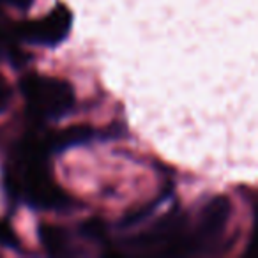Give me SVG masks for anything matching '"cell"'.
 <instances>
[{"label":"cell","instance_id":"obj_1","mask_svg":"<svg viewBox=\"0 0 258 258\" xmlns=\"http://www.w3.org/2000/svg\"><path fill=\"white\" fill-rule=\"evenodd\" d=\"M50 156L43 137H25L16 147L11 165L6 168L4 184L15 200L25 202L30 207L43 211H66L75 204L73 198L53 180Z\"/></svg>","mask_w":258,"mask_h":258},{"label":"cell","instance_id":"obj_2","mask_svg":"<svg viewBox=\"0 0 258 258\" xmlns=\"http://www.w3.org/2000/svg\"><path fill=\"white\" fill-rule=\"evenodd\" d=\"M27 110L39 120H60L75 108V90L66 80L55 76L27 75L20 80Z\"/></svg>","mask_w":258,"mask_h":258},{"label":"cell","instance_id":"obj_3","mask_svg":"<svg viewBox=\"0 0 258 258\" xmlns=\"http://www.w3.org/2000/svg\"><path fill=\"white\" fill-rule=\"evenodd\" d=\"M232 205L226 197H214L202 209L198 221L191 232H186L184 254L212 253L228 225Z\"/></svg>","mask_w":258,"mask_h":258},{"label":"cell","instance_id":"obj_4","mask_svg":"<svg viewBox=\"0 0 258 258\" xmlns=\"http://www.w3.org/2000/svg\"><path fill=\"white\" fill-rule=\"evenodd\" d=\"M73 27V15L66 6L58 4L55 9H51L46 16L34 22L18 23L13 30L18 39L25 43L36 44V46L55 48L66 41Z\"/></svg>","mask_w":258,"mask_h":258},{"label":"cell","instance_id":"obj_5","mask_svg":"<svg viewBox=\"0 0 258 258\" xmlns=\"http://www.w3.org/2000/svg\"><path fill=\"white\" fill-rule=\"evenodd\" d=\"M39 239L44 249L53 256L69 253V237L64 228L53 225H39Z\"/></svg>","mask_w":258,"mask_h":258},{"label":"cell","instance_id":"obj_6","mask_svg":"<svg viewBox=\"0 0 258 258\" xmlns=\"http://www.w3.org/2000/svg\"><path fill=\"white\" fill-rule=\"evenodd\" d=\"M0 246L9 247V249H20V239L13 232L8 221H0Z\"/></svg>","mask_w":258,"mask_h":258},{"label":"cell","instance_id":"obj_7","mask_svg":"<svg viewBox=\"0 0 258 258\" xmlns=\"http://www.w3.org/2000/svg\"><path fill=\"white\" fill-rule=\"evenodd\" d=\"M80 232H82L85 237H89V239L103 240L104 232H106V230H104L103 221H99V219H89V221H85V223L82 225Z\"/></svg>","mask_w":258,"mask_h":258},{"label":"cell","instance_id":"obj_8","mask_svg":"<svg viewBox=\"0 0 258 258\" xmlns=\"http://www.w3.org/2000/svg\"><path fill=\"white\" fill-rule=\"evenodd\" d=\"M9 101H11V87H9L8 80L0 76V113L8 108Z\"/></svg>","mask_w":258,"mask_h":258},{"label":"cell","instance_id":"obj_9","mask_svg":"<svg viewBox=\"0 0 258 258\" xmlns=\"http://www.w3.org/2000/svg\"><path fill=\"white\" fill-rule=\"evenodd\" d=\"M6 2L9 6H13V8L20 9V11H27L34 4V0H6Z\"/></svg>","mask_w":258,"mask_h":258}]
</instances>
